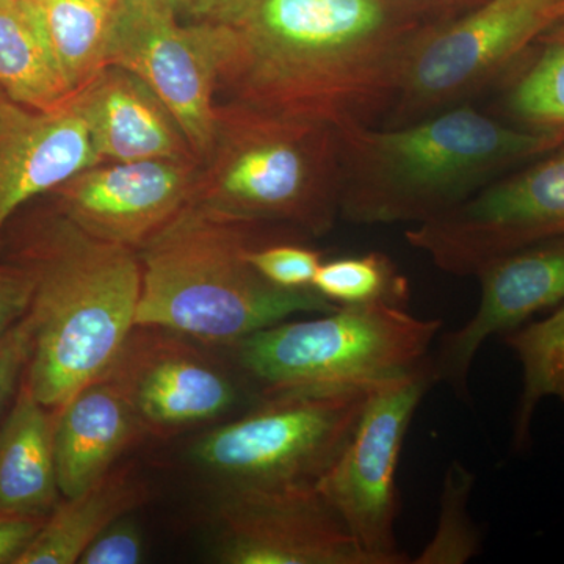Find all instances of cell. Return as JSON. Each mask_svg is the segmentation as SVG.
<instances>
[{
    "instance_id": "obj_25",
    "label": "cell",
    "mask_w": 564,
    "mask_h": 564,
    "mask_svg": "<svg viewBox=\"0 0 564 564\" xmlns=\"http://www.w3.org/2000/svg\"><path fill=\"white\" fill-rule=\"evenodd\" d=\"M313 289L336 306L386 302L404 307L410 302V282L383 252L322 262Z\"/></svg>"
},
{
    "instance_id": "obj_32",
    "label": "cell",
    "mask_w": 564,
    "mask_h": 564,
    "mask_svg": "<svg viewBox=\"0 0 564 564\" xmlns=\"http://www.w3.org/2000/svg\"><path fill=\"white\" fill-rule=\"evenodd\" d=\"M430 21L441 22L454 20L467 10L474 9L485 0H403Z\"/></svg>"
},
{
    "instance_id": "obj_7",
    "label": "cell",
    "mask_w": 564,
    "mask_h": 564,
    "mask_svg": "<svg viewBox=\"0 0 564 564\" xmlns=\"http://www.w3.org/2000/svg\"><path fill=\"white\" fill-rule=\"evenodd\" d=\"M375 383L262 397L250 413L199 437L192 459L221 488L317 485L350 440Z\"/></svg>"
},
{
    "instance_id": "obj_21",
    "label": "cell",
    "mask_w": 564,
    "mask_h": 564,
    "mask_svg": "<svg viewBox=\"0 0 564 564\" xmlns=\"http://www.w3.org/2000/svg\"><path fill=\"white\" fill-rule=\"evenodd\" d=\"M0 91L33 110L58 109L77 95L31 0H0Z\"/></svg>"
},
{
    "instance_id": "obj_6",
    "label": "cell",
    "mask_w": 564,
    "mask_h": 564,
    "mask_svg": "<svg viewBox=\"0 0 564 564\" xmlns=\"http://www.w3.org/2000/svg\"><path fill=\"white\" fill-rule=\"evenodd\" d=\"M437 318H417L386 302L337 306L310 321H282L243 337L234 348L256 395L372 383L429 358Z\"/></svg>"
},
{
    "instance_id": "obj_22",
    "label": "cell",
    "mask_w": 564,
    "mask_h": 564,
    "mask_svg": "<svg viewBox=\"0 0 564 564\" xmlns=\"http://www.w3.org/2000/svg\"><path fill=\"white\" fill-rule=\"evenodd\" d=\"M52 52L74 91L102 69L121 0H31Z\"/></svg>"
},
{
    "instance_id": "obj_26",
    "label": "cell",
    "mask_w": 564,
    "mask_h": 564,
    "mask_svg": "<svg viewBox=\"0 0 564 564\" xmlns=\"http://www.w3.org/2000/svg\"><path fill=\"white\" fill-rule=\"evenodd\" d=\"M473 486L474 475L458 462L452 464L441 494L436 533L414 560L415 564H463L480 554V532L467 510Z\"/></svg>"
},
{
    "instance_id": "obj_24",
    "label": "cell",
    "mask_w": 564,
    "mask_h": 564,
    "mask_svg": "<svg viewBox=\"0 0 564 564\" xmlns=\"http://www.w3.org/2000/svg\"><path fill=\"white\" fill-rule=\"evenodd\" d=\"M536 57L507 96L514 124L564 143V36L545 35Z\"/></svg>"
},
{
    "instance_id": "obj_29",
    "label": "cell",
    "mask_w": 564,
    "mask_h": 564,
    "mask_svg": "<svg viewBox=\"0 0 564 564\" xmlns=\"http://www.w3.org/2000/svg\"><path fill=\"white\" fill-rule=\"evenodd\" d=\"M33 350V323L25 315L9 333L0 337V415L11 393L21 383Z\"/></svg>"
},
{
    "instance_id": "obj_12",
    "label": "cell",
    "mask_w": 564,
    "mask_h": 564,
    "mask_svg": "<svg viewBox=\"0 0 564 564\" xmlns=\"http://www.w3.org/2000/svg\"><path fill=\"white\" fill-rule=\"evenodd\" d=\"M214 556L225 564H369L317 485L221 488Z\"/></svg>"
},
{
    "instance_id": "obj_13",
    "label": "cell",
    "mask_w": 564,
    "mask_h": 564,
    "mask_svg": "<svg viewBox=\"0 0 564 564\" xmlns=\"http://www.w3.org/2000/svg\"><path fill=\"white\" fill-rule=\"evenodd\" d=\"M106 375L143 433L158 437L221 417L240 400L239 386L221 366L187 337L158 328L135 326Z\"/></svg>"
},
{
    "instance_id": "obj_2",
    "label": "cell",
    "mask_w": 564,
    "mask_h": 564,
    "mask_svg": "<svg viewBox=\"0 0 564 564\" xmlns=\"http://www.w3.org/2000/svg\"><path fill=\"white\" fill-rule=\"evenodd\" d=\"M340 217L358 225L441 217L562 141L470 106L408 124L337 126Z\"/></svg>"
},
{
    "instance_id": "obj_27",
    "label": "cell",
    "mask_w": 564,
    "mask_h": 564,
    "mask_svg": "<svg viewBox=\"0 0 564 564\" xmlns=\"http://www.w3.org/2000/svg\"><path fill=\"white\" fill-rule=\"evenodd\" d=\"M248 261L263 280L293 291L313 289L315 273L323 262L322 252L296 240H278L252 248Z\"/></svg>"
},
{
    "instance_id": "obj_16",
    "label": "cell",
    "mask_w": 564,
    "mask_h": 564,
    "mask_svg": "<svg viewBox=\"0 0 564 564\" xmlns=\"http://www.w3.org/2000/svg\"><path fill=\"white\" fill-rule=\"evenodd\" d=\"M96 163L79 91L55 110L29 109L0 96V247L21 207Z\"/></svg>"
},
{
    "instance_id": "obj_3",
    "label": "cell",
    "mask_w": 564,
    "mask_h": 564,
    "mask_svg": "<svg viewBox=\"0 0 564 564\" xmlns=\"http://www.w3.org/2000/svg\"><path fill=\"white\" fill-rule=\"evenodd\" d=\"M303 237L285 226L237 220L188 204L139 251L135 326L232 347L292 315L336 310L314 289L293 291L263 280L248 261L252 248Z\"/></svg>"
},
{
    "instance_id": "obj_36",
    "label": "cell",
    "mask_w": 564,
    "mask_h": 564,
    "mask_svg": "<svg viewBox=\"0 0 564 564\" xmlns=\"http://www.w3.org/2000/svg\"><path fill=\"white\" fill-rule=\"evenodd\" d=\"M0 96H3V95H2V91H0Z\"/></svg>"
},
{
    "instance_id": "obj_23",
    "label": "cell",
    "mask_w": 564,
    "mask_h": 564,
    "mask_svg": "<svg viewBox=\"0 0 564 564\" xmlns=\"http://www.w3.org/2000/svg\"><path fill=\"white\" fill-rule=\"evenodd\" d=\"M505 344L518 356L524 388L514 421L516 451L530 443V425L538 403L558 397L564 403V303L541 322L503 334Z\"/></svg>"
},
{
    "instance_id": "obj_15",
    "label": "cell",
    "mask_w": 564,
    "mask_h": 564,
    "mask_svg": "<svg viewBox=\"0 0 564 564\" xmlns=\"http://www.w3.org/2000/svg\"><path fill=\"white\" fill-rule=\"evenodd\" d=\"M475 276L481 302L466 325L445 334L433 359L437 383L467 399L475 355L496 334L519 328L532 315L564 303V236L541 240L486 263Z\"/></svg>"
},
{
    "instance_id": "obj_33",
    "label": "cell",
    "mask_w": 564,
    "mask_h": 564,
    "mask_svg": "<svg viewBox=\"0 0 564 564\" xmlns=\"http://www.w3.org/2000/svg\"><path fill=\"white\" fill-rule=\"evenodd\" d=\"M237 3L239 0H184V9L191 11L196 21H218Z\"/></svg>"
},
{
    "instance_id": "obj_19",
    "label": "cell",
    "mask_w": 564,
    "mask_h": 564,
    "mask_svg": "<svg viewBox=\"0 0 564 564\" xmlns=\"http://www.w3.org/2000/svg\"><path fill=\"white\" fill-rule=\"evenodd\" d=\"M55 422L57 411L40 403L22 378L0 426V516L44 521L61 502Z\"/></svg>"
},
{
    "instance_id": "obj_18",
    "label": "cell",
    "mask_w": 564,
    "mask_h": 564,
    "mask_svg": "<svg viewBox=\"0 0 564 564\" xmlns=\"http://www.w3.org/2000/svg\"><path fill=\"white\" fill-rule=\"evenodd\" d=\"M143 434L124 393L107 375L57 411L55 464L62 497L90 488Z\"/></svg>"
},
{
    "instance_id": "obj_17",
    "label": "cell",
    "mask_w": 564,
    "mask_h": 564,
    "mask_svg": "<svg viewBox=\"0 0 564 564\" xmlns=\"http://www.w3.org/2000/svg\"><path fill=\"white\" fill-rule=\"evenodd\" d=\"M99 163L198 161L180 122L131 70L110 65L79 91Z\"/></svg>"
},
{
    "instance_id": "obj_9",
    "label": "cell",
    "mask_w": 564,
    "mask_h": 564,
    "mask_svg": "<svg viewBox=\"0 0 564 564\" xmlns=\"http://www.w3.org/2000/svg\"><path fill=\"white\" fill-rule=\"evenodd\" d=\"M433 359L373 384L343 452L317 481L369 564L410 563L397 543L395 474L415 410L436 384Z\"/></svg>"
},
{
    "instance_id": "obj_34",
    "label": "cell",
    "mask_w": 564,
    "mask_h": 564,
    "mask_svg": "<svg viewBox=\"0 0 564 564\" xmlns=\"http://www.w3.org/2000/svg\"><path fill=\"white\" fill-rule=\"evenodd\" d=\"M147 2L163 3V6L174 7V9H184V0H147Z\"/></svg>"
},
{
    "instance_id": "obj_20",
    "label": "cell",
    "mask_w": 564,
    "mask_h": 564,
    "mask_svg": "<svg viewBox=\"0 0 564 564\" xmlns=\"http://www.w3.org/2000/svg\"><path fill=\"white\" fill-rule=\"evenodd\" d=\"M148 499V488L128 467L111 469L90 488L62 502L14 564H74L115 521L132 514Z\"/></svg>"
},
{
    "instance_id": "obj_35",
    "label": "cell",
    "mask_w": 564,
    "mask_h": 564,
    "mask_svg": "<svg viewBox=\"0 0 564 564\" xmlns=\"http://www.w3.org/2000/svg\"><path fill=\"white\" fill-rule=\"evenodd\" d=\"M549 33H551V35L564 36V17L562 18V21H560L558 24H556L555 28L552 29V31Z\"/></svg>"
},
{
    "instance_id": "obj_4",
    "label": "cell",
    "mask_w": 564,
    "mask_h": 564,
    "mask_svg": "<svg viewBox=\"0 0 564 564\" xmlns=\"http://www.w3.org/2000/svg\"><path fill=\"white\" fill-rule=\"evenodd\" d=\"M14 261L35 278L24 381L58 411L117 361L135 328L139 252L96 239L57 209L29 228Z\"/></svg>"
},
{
    "instance_id": "obj_8",
    "label": "cell",
    "mask_w": 564,
    "mask_h": 564,
    "mask_svg": "<svg viewBox=\"0 0 564 564\" xmlns=\"http://www.w3.org/2000/svg\"><path fill=\"white\" fill-rule=\"evenodd\" d=\"M564 17V0H485L419 41L380 126L459 106L488 87Z\"/></svg>"
},
{
    "instance_id": "obj_11",
    "label": "cell",
    "mask_w": 564,
    "mask_h": 564,
    "mask_svg": "<svg viewBox=\"0 0 564 564\" xmlns=\"http://www.w3.org/2000/svg\"><path fill=\"white\" fill-rule=\"evenodd\" d=\"M177 11L147 0H121L107 66L131 70L161 98L202 163L217 122L214 32L209 21L182 24Z\"/></svg>"
},
{
    "instance_id": "obj_30",
    "label": "cell",
    "mask_w": 564,
    "mask_h": 564,
    "mask_svg": "<svg viewBox=\"0 0 564 564\" xmlns=\"http://www.w3.org/2000/svg\"><path fill=\"white\" fill-rule=\"evenodd\" d=\"M35 278L24 263L0 261V337L29 314Z\"/></svg>"
},
{
    "instance_id": "obj_14",
    "label": "cell",
    "mask_w": 564,
    "mask_h": 564,
    "mask_svg": "<svg viewBox=\"0 0 564 564\" xmlns=\"http://www.w3.org/2000/svg\"><path fill=\"white\" fill-rule=\"evenodd\" d=\"M198 161L104 162L57 191L55 209L96 239L139 252L192 203Z\"/></svg>"
},
{
    "instance_id": "obj_5",
    "label": "cell",
    "mask_w": 564,
    "mask_h": 564,
    "mask_svg": "<svg viewBox=\"0 0 564 564\" xmlns=\"http://www.w3.org/2000/svg\"><path fill=\"white\" fill-rule=\"evenodd\" d=\"M192 204L237 220L325 236L340 217L336 128L218 101L214 141Z\"/></svg>"
},
{
    "instance_id": "obj_1",
    "label": "cell",
    "mask_w": 564,
    "mask_h": 564,
    "mask_svg": "<svg viewBox=\"0 0 564 564\" xmlns=\"http://www.w3.org/2000/svg\"><path fill=\"white\" fill-rule=\"evenodd\" d=\"M209 22L218 101L334 128L380 126L415 46L440 25L403 0H239Z\"/></svg>"
},
{
    "instance_id": "obj_28",
    "label": "cell",
    "mask_w": 564,
    "mask_h": 564,
    "mask_svg": "<svg viewBox=\"0 0 564 564\" xmlns=\"http://www.w3.org/2000/svg\"><path fill=\"white\" fill-rule=\"evenodd\" d=\"M144 554L143 533L131 514L122 516L82 554L80 564H137Z\"/></svg>"
},
{
    "instance_id": "obj_31",
    "label": "cell",
    "mask_w": 564,
    "mask_h": 564,
    "mask_svg": "<svg viewBox=\"0 0 564 564\" xmlns=\"http://www.w3.org/2000/svg\"><path fill=\"white\" fill-rule=\"evenodd\" d=\"M43 521L0 516V564H14Z\"/></svg>"
},
{
    "instance_id": "obj_10",
    "label": "cell",
    "mask_w": 564,
    "mask_h": 564,
    "mask_svg": "<svg viewBox=\"0 0 564 564\" xmlns=\"http://www.w3.org/2000/svg\"><path fill=\"white\" fill-rule=\"evenodd\" d=\"M564 236V143L519 166L441 217L406 232L437 269L475 276L486 263Z\"/></svg>"
}]
</instances>
